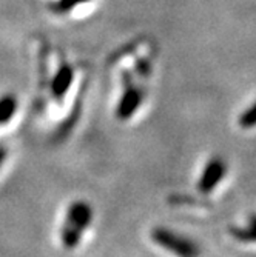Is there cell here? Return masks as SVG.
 I'll list each match as a JSON object with an SVG mask.
<instances>
[{
	"label": "cell",
	"mask_w": 256,
	"mask_h": 257,
	"mask_svg": "<svg viewBox=\"0 0 256 257\" xmlns=\"http://www.w3.org/2000/svg\"><path fill=\"white\" fill-rule=\"evenodd\" d=\"M93 208L83 200H77L69 205L65 222L60 228V242L66 249H74L80 240L83 231L91 225Z\"/></svg>",
	"instance_id": "obj_1"
},
{
	"label": "cell",
	"mask_w": 256,
	"mask_h": 257,
	"mask_svg": "<svg viewBox=\"0 0 256 257\" xmlns=\"http://www.w3.org/2000/svg\"><path fill=\"white\" fill-rule=\"evenodd\" d=\"M151 239L160 248L170 251L178 257H199L201 254V248L193 239L185 237L179 232L164 226L154 228L151 231Z\"/></svg>",
	"instance_id": "obj_2"
},
{
	"label": "cell",
	"mask_w": 256,
	"mask_h": 257,
	"mask_svg": "<svg viewBox=\"0 0 256 257\" xmlns=\"http://www.w3.org/2000/svg\"><path fill=\"white\" fill-rule=\"evenodd\" d=\"M124 85H125L124 94L118 103V108H116V115H118V119H121V120L130 119L137 111V108L141 106L142 99H144L142 88L134 85V82L128 73H124Z\"/></svg>",
	"instance_id": "obj_3"
},
{
	"label": "cell",
	"mask_w": 256,
	"mask_h": 257,
	"mask_svg": "<svg viewBox=\"0 0 256 257\" xmlns=\"http://www.w3.org/2000/svg\"><path fill=\"white\" fill-rule=\"evenodd\" d=\"M227 173V163L222 157L213 156L207 162V165L198 180V191L202 194H210Z\"/></svg>",
	"instance_id": "obj_4"
},
{
	"label": "cell",
	"mask_w": 256,
	"mask_h": 257,
	"mask_svg": "<svg viewBox=\"0 0 256 257\" xmlns=\"http://www.w3.org/2000/svg\"><path fill=\"white\" fill-rule=\"evenodd\" d=\"M73 77H74L73 68L66 63H62L59 71L56 73V76L51 80V94L57 100H60L68 92L69 86H71V83H73Z\"/></svg>",
	"instance_id": "obj_5"
},
{
	"label": "cell",
	"mask_w": 256,
	"mask_h": 257,
	"mask_svg": "<svg viewBox=\"0 0 256 257\" xmlns=\"http://www.w3.org/2000/svg\"><path fill=\"white\" fill-rule=\"evenodd\" d=\"M230 234L239 242H256V214L250 216L245 226H231Z\"/></svg>",
	"instance_id": "obj_6"
},
{
	"label": "cell",
	"mask_w": 256,
	"mask_h": 257,
	"mask_svg": "<svg viewBox=\"0 0 256 257\" xmlns=\"http://www.w3.org/2000/svg\"><path fill=\"white\" fill-rule=\"evenodd\" d=\"M16 109H17V100L14 96L7 94L4 97H0V126L11 120V117L16 114Z\"/></svg>",
	"instance_id": "obj_7"
},
{
	"label": "cell",
	"mask_w": 256,
	"mask_h": 257,
	"mask_svg": "<svg viewBox=\"0 0 256 257\" xmlns=\"http://www.w3.org/2000/svg\"><path fill=\"white\" fill-rule=\"evenodd\" d=\"M239 125L245 130L256 126V102L242 111V114L239 115Z\"/></svg>",
	"instance_id": "obj_8"
},
{
	"label": "cell",
	"mask_w": 256,
	"mask_h": 257,
	"mask_svg": "<svg viewBox=\"0 0 256 257\" xmlns=\"http://www.w3.org/2000/svg\"><path fill=\"white\" fill-rule=\"evenodd\" d=\"M85 2H88V0H57L54 5H51V10L57 14H65Z\"/></svg>",
	"instance_id": "obj_9"
},
{
	"label": "cell",
	"mask_w": 256,
	"mask_h": 257,
	"mask_svg": "<svg viewBox=\"0 0 256 257\" xmlns=\"http://www.w3.org/2000/svg\"><path fill=\"white\" fill-rule=\"evenodd\" d=\"M137 71H139V74H142V76H148L150 71H151V65L145 59L137 60Z\"/></svg>",
	"instance_id": "obj_10"
},
{
	"label": "cell",
	"mask_w": 256,
	"mask_h": 257,
	"mask_svg": "<svg viewBox=\"0 0 256 257\" xmlns=\"http://www.w3.org/2000/svg\"><path fill=\"white\" fill-rule=\"evenodd\" d=\"M7 156H8V150H7L5 147L0 145V167H2V163L5 162Z\"/></svg>",
	"instance_id": "obj_11"
}]
</instances>
